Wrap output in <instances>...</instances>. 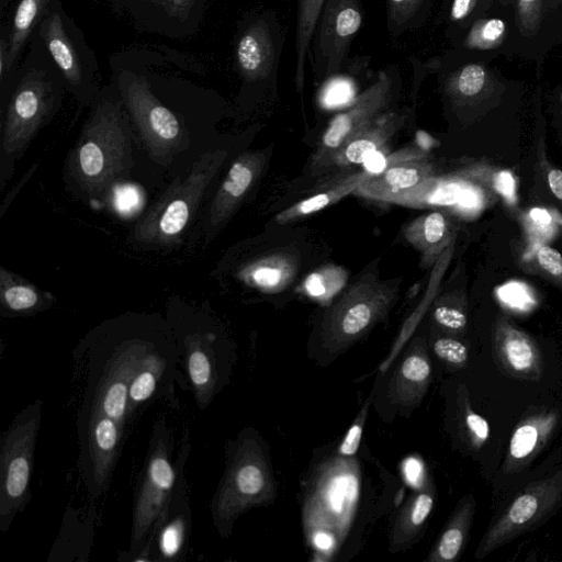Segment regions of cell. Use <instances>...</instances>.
<instances>
[{"label": "cell", "mask_w": 562, "mask_h": 562, "mask_svg": "<svg viewBox=\"0 0 562 562\" xmlns=\"http://www.w3.org/2000/svg\"><path fill=\"white\" fill-rule=\"evenodd\" d=\"M166 322L156 313H126L97 325L72 351L81 381L78 472L91 502L109 490L132 427L131 383Z\"/></svg>", "instance_id": "1"}, {"label": "cell", "mask_w": 562, "mask_h": 562, "mask_svg": "<svg viewBox=\"0 0 562 562\" xmlns=\"http://www.w3.org/2000/svg\"><path fill=\"white\" fill-rule=\"evenodd\" d=\"M180 367L199 411L203 412L221 390L224 380L223 345L217 326L206 310L178 296L166 307Z\"/></svg>", "instance_id": "6"}, {"label": "cell", "mask_w": 562, "mask_h": 562, "mask_svg": "<svg viewBox=\"0 0 562 562\" xmlns=\"http://www.w3.org/2000/svg\"><path fill=\"white\" fill-rule=\"evenodd\" d=\"M476 0H453L450 18L452 21H460L468 16L475 5Z\"/></svg>", "instance_id": "41"}, {"label": "cell", "mask_w": 562, "mask_h": 562, "mask_svg": "<svg viewBox=\"0 0 562 562\" xmlns=\"http://www.w3.org/2000/svg\"><path fill=\"white\" fill-rule=\"evenodd\" d=\"M111 83L150 159L170 165L190 144V113H206L213 92L186 75L201 70L192 57L169 48L130 47L109 60Z\"/></svg>", "instance_id": "2"}, {"label": "cell", "mask_w": 562, "mask_h": 562, "mask_svg": "<svg viewBox=\"0 0 562 562\" xmlns=\"http://www.w3.org/2000/svg\"><path fill=\"white\" fill-rule=\"evenodd\" d=\"M361 436L362 427L358 424L352 425L340 445V453L345 456H353L358 451Z\"/></svg>", "instance_id": "40"}, {"label": "cell", "mask_w": 562, "mask_h": 562, "mask_svg": "<svg viewBox=\"0 0 562 562\" xmlns=\"http://www.w3.org/2000/svg\"><path fill=\"white\" fill-rule=\"evenodd\" d=\"M485 82V69L480 65L469 64L457 75L456 92L462 98H473L483 90Z\"/></svg>", "instance_id": "31"}, {"label": "cell", "mask_w": 562, "mask_h": 562, "mask_svg": "<svg viewBox=\"0 0 562 562\" xmlns=\"http://www.w3.org/2000/svg\"><path fill=\"white\" fill-rule=\"evenodd\" d=\"M67 92L63 78L42 46L31 40L7 91L0 94V191L11 180L16 161L40 130L63 106Z\"/></svg>", "instance_id": "4"}, {"label": "cell", "mask_w": 562, "mask_h": 562, "mask_svg": "<svg viewBox=\"0 0 562 562\" xmlns=\"http://www.w3.org/2000/svg\"><path fill=\"white\" fill-rule=\"evenodd\" d=\"M453 245H454V243L451 244L442 252V255L439 257V259L432 266L431 274L429 278V282H428L425 295H424L422 302L416 307V310L413 312V314L404 323V326L402 327L400 336L392 349L390 357L381 366L382 372L387 370V367L391 364L394 357L397 355V352L403 347L405 341L411 337V335L415 330L416 326L420 322L424 313L426 312V310L428 308V306L431 304L432 300L435 299L438 288H439L440 280L442 279V276L450 262V259H451V256L453 252Z\"/></svg>", "instance_id": "28"}, {"label": "cell", "mask_w": 562, "mask_h": 562, "mask_svg": "<svg viewBox=\"0 0 562 562\" xmlns=\"http://www.w3.org/2000/svg\"><path fill=\"white\" fill-rule=\"evenodd\" d=\"M560 101H561V104H562V94H561V97H560Z\"/></svg>", "instance_id": "45"}, {"label": "cell", "mask_w": 562, "mask_h": 562, "mask_svg": "<svg viewBox=\"0 0 562 562\" xmlns=\"http://www.w3.org/2000/svg\"><path fill=\"white\" fill-rule=\"evenodd\" d=\"M50 57L78 110L89 108L101 86L95 53L80 26L66 12L61 0L48 9L32 38Z\"/></svg>", "instance_id": "7"}, {"label": "cell", "mask_w": 562, "mask_h": 562, "mask_svg": "<svg viewBox=\"0 0 562 562\" xmlns=\"http://www.w3.org/2000/svg\"><path fill=\"white\" fill-rule=\"evenodd\" d=\"M408 117L407 109H389L335 151L314 173L313 178L321 181L339 172L351 170L352 166L362 165L368 157L389 145L395 134L406 125Z\"/></svg>", "instance_id": "19"}, {"label": "cell", "mask_w": 562, "mask_h": 562, "mask_svg": "<svg viewBox=\"0 0 562 562\" xmlns=\"http://www.w3.org/2000/svg\"><path fill=\"white\" fill-rule=\"evenodd\" d=\"M465 424L477 447H481L490 438V425L483 416L468 412Z\"/></svg>", "instance_id": "37"}, {"label": "cell", "mask_w": 562, "mask_h": 562, "mask_svg": "<svg viewBox=\"0 0 562 562\" xmlns=\"http://www.w3.org/2000/svg\"><path fill=\"white\" fill-rule=\"evenodd\" d=\"M229 155L231 149L223 146L201 154L139 217L131 229L130 241L154 250L169 249L179 244Z\"/></svg>", "instance_id": "5"}, {"label": "cell", "mask_w": 562, "mask_h": 562, "mask_svg": "<svg viewBox=\"0 0 562 562\" xmlns=\"http://www.w3.org/2000/svg\"><path fill=\"white\" fill-rule=\"evenodd\" d=\"M435 176L434 162L425 150L408 146L389 154L385 168L368 178L353 192L360 196L391 202Z\"/></svg>", "instance_id": "17"}, {"label": "cell", "mask_w": 562, "mask_h": 562, "mask_svg": "<svg viewBox=\"0 0 562 562\" xmlns=\"http://www.w3.org/2000/svg\"><path fill=\"white\" fill-rule=\"evenodd\" d=\"M539 269L562 286V255L550 246H541L536 252Z\"/></svg>", "instance_id": "32"}, {"label": "cell", "mask_w": 562, "mask_h": 562, "mask_svg": "<svg viewBox=\"0 0 562 562\" xmlns=\"http://www.w3.org/2000/svg\"><path fill=\"white\" fill-rule=\"evenodd\" d=\"M14 0H0V11L3 13L7 7L12 3Z\"/></svg>", "instance_id": "43"}, {"label": "cell", "mask_w": 562, "mask_h": 562, "mask_svg": "<svg viewBox=\"0 0 562 562\" xmlns=\"http://www.w3.org/2000/svg\"><path fill=\"white\" fill-rule=\"evenodd\" d=\"M134 131L115 87H101L65 166V179L79 198L98 205L130 176Z\"/></svg>", "instance_id": "3"}, {"label": "cell", "mask_w": 562, "mask_h": 562, "mask_svg": "<svg viewBox=\"0 0 562 562\" xmlns=\"http://www.w3.org/2000/svg\"><path fill=\"white\" fill-rule=\"evenodd\" d=\"M352 93V88L349 81L340 78L328 82L324 91V102L330 106L346 102L348 97Z\"/></svg>", "instance_id": "35"}, {"label": "cell", "mask_w": 562, "mask_h": 562, "mask_svg": "<svg viewBox=\"0 0 562 562\" xmlns=\"http://www.w3.org/2000/svg\"><path fill=\"white\" fill-rule=\"evenodd\" d=\"M434 318L440 326L452 330L463 329L468 322L464 311L449 304L436 305Z\"/></svg>", "instance_id": "34"}, {"label": "cell", "mask_w": 562, "mask_h": 562, "mask_svg": "<svg viewBox=\"0 0 562 562\" xmlns=\"http://www.w3.org/2000/svg\"><path fill=\"white\" fill-rule=\"evenodd\" d=\"M472 506L470 505L458 519V522L450 526L441 536L438 544V557L443 561L454 560L461 551L465 538L468 520L471 519Z\"/></svg>", "instance_id": "30"}, {"label": "cell", "mask_w": 562, "mask_h": 562, "mask_svg": "<svg viewBox=\"0 0 562 562\" xmlns=\"http://www.w3.org/2000/svg\"><path fill=\"white\" fill-rule=\"evenodd\" d=\"M268 157L269 150L266 148L243 153L232 162L202 217L201 235L205 246L228 224L255 188Z\"/></svg>", "instance_id": "15"}, {"label": "cell", "mask_w": 562, "mask_h": 562, "mask_svg": "<svg viewBox=\"0 0 562 562\" xmlns=\"http://www.w3.org/2000/svg\"><path fill=\"white\" fill-rule=\"evenodd\" d=\"M324 2L325 0H297L294 81L299 91L304 87L305 60Z\"/></svg>", "instance_id": "27"}, {"label": "cell", "mask_w": 562, "mask_h": 562, "mask_svg": "<svg viewBox=\"0 0 562 562\" xmlns=\"http://www.w3.org/2000/svg\"><path fill=\"white\" fill-rule=\"evenodd\" d=\"M400 279L380 280L372 271L360 276L334 308L335 326L347 336L363 331L395 299Z\"/></svg>", "instance_id": "16"}, {"label": "cell", "mask_w": 562, "mask_h": 562, "mask_svg": "<svg viewBox=\"0 0 562 562\" xmlns=\"http://www.w3.org/2000/svg\"><path fill=\"white\" fill-rule=\"evenodd\" d=\"M43 416L38 398L19 411L0 437V532H7L31 499L36 441Z\"/></svg>", "instance_id": "9"}, {"label": "cell", "mask_w": 562, "mask_h": 562, "mask_svg": "<svg viewBox=\"0 0 562 562\" xmlns=\"http://www.w3.org/2000/svg\"><path fill=\"white\" fill-rule=\"evenodd\" d=\"M175 430L165 416L153 425L147 453L134 491L130 548L133 558L149 541L176 480Z\"/></svg>", "instance_id": "8"}, {"label": "cell", "mask_w": 562, "mask_h": 562, "mask_svg": "<svg viewBox=\"0 0 562 562\" xmlns=\"http://www.w3.org/2000/svg\"><path fill=\"white\" fill-rule=\"evenodd\" d=\"M548 184L551 192L558 198L562 200V170L552 168L549 170L547 176Z\"/></svg>", "instance_id": "42"}, {"label": "cell", "mask_w": 562, "mask_h": 562, "mask_svg": "<svg viewBox=\"0 0 562 562\" xmlns=\"http://www.w3.org/2000/svg\"><path fill=\"white\" fill-rule=\"evenodd\" d=\"M235 59L244 81L255 82L268 76L274 49L271 33L263 21L251 22L238 34Z\"/></svg>", "instance_id": "21"}, {"label": "cell", "mask_w": 562, "mask_h": 562, "mask_svg": "<svg viewBox=\"0 0 562 562\" xmlns=\"http://www.w3.org/2000/svg\"><path fill=\"white\" fill-rule=\"evenodd\" d=\"M506 30L505 22L497 18L483 19L470 31L465 45L470 48L491 49L502 43Z\"/></svg>", "instance_id": "29"}, {"label": "cell", "mask_w": 562, "mask_h": 562, "mask_svg": "<svg viewBox=\"0 0 562 562\" xmlns=\"http://www.w3.org/2000/svg\"><path fill=\"white\" fill-rule=\"evenodd\" d=\"M189 431L182 432L176 454V480L168 502L162 509L147 544L133 562H181L184 561L192 530V510L189 503L186 463L190 456Z\"/></svg>", "instance_id": "10"}, {"label": "cell", "mask_w": 562, "mask_h": 562, "mask_svg": "<svg viewBox=\"0 0 562 562\" xmlns=\"http://www.w3.org/2000/svg\"><path fill=\"white\" fill-rule=\"evenodd\" d=\"M432 497L429 494L422 493L417 496L411 514L414 525H420L426 520L432 508Z\"/></svg>", "instance_id": "39"}, {"label": "cell", "mask_w": 562, "mask_h": 562, "mask_svg": "<svg viewBox=\"0 0 562 562\" xmlns=\"http://www.w3.org/2000/svg\"><path fill=\"white\" fill-rule=\"evenodd\" d=\"M361 24L362 11L358 0H325L310 44L312 67L317 78L323 79L340 70L350 42Z\"/></svg>", "instance_id": "14"}, {"label": "cell", "mask_w": 562, "mask_h": 562, "mask_svg": "<svg viewBox=\"0 0 562 562\" xmlns=\"http://www.w3.org/2000/svg\"><path fill=\"white\" fill-rule=\"evenodd\" d=\"M557 419L555 413H542L520 422L509 441L505 470L512 472L527 464L549 439Z\"/></svg>", "instance_id": "25"}, {"label": "cell", "mask_w": 562, "mask_h": 562, "mask_svg": "<svg viewBox=\"0 0 562 562\" xmlns=\"http://www.w3.org/2000/svg\"><path fill=\"white\" fill-rule=\"evenodd\" d=\"M503 4H507L508 2H512V0H499Z\"/></svg>", "instance_id": "44"}, {"label": "cell", "mask_w": 562, "mask_h": 562, "mask_svg": "<svg viewBox=\"0 0 562 562\" xmlns=\"http://www.w3.org/2000/svg\"><path fill=\"white\" fill-rule=\"evenodd\" d=\"M56 0H16L11 18L1 29L8 38L10 67L16 70L25 45Z\"/></svg>", "instance_id": "26"}, {"label": "cell", "mask_w": 562, "mask_h": 562, "mask_svg": "<svg viewBox=\"0 0 562 562\" xmlns=\"http://www.w3.org/2000/svg\"><path fill=\"white\" fill-rule=\"evenodd\" d=\"M429 373L430 367L427 360L417 356L408 357L402 366L404 378L414 382L426 380Z\"/></svg>", "instance_id": "36"}, {"label": "cell", "mask_w": 562, "mask_h": 562, "mask_svg": "<svg viewBox=\"0 0 562 562\" xmlns=\"http://www.w3.org/2000/svg\"><path fill=\"white\" fill-rule=\"evenodd\" d=\"M142 32L170 40L196 35L209 0H99Z\"/></svg>", "instance_id": "12"}, {"label": "cell", "mask_w": 562, "mask_h": 562, "mask_svg": "<svg viewBox=\"0 0 562 562\" xmlns=\"http://www.w3.org/2000/svg\"><path fill=\"white\" fill-rule=\"evenodd\" d=\"M562 507V468L522 490L487 528L476 557L483 558L508 541L541 526Z\"/></svg>", "instance_id": "11"}, {"label": "cell", "mask_w": 562, "mask_h": 562, "mask_svg": "<svg viewBox=\"0 0 562 562\" xmlns=\"http://www.w3.org/2000/svg\"><path fill=\"white\" fill-rule=\"evenodd\" d=\"M514 44L536 57L562 43V0H515Z\"/></svg>", "instance_id": "18"}, {"label": "cell", "mask_w": 562, "mask_h": 562, "mask_svg": "<svg viewBox=\"0 0 562 562\" xmlns=\"http://www.w3.org/2000/svg\"><path fill=\"white\" fill-rule=\"evenodd\" d=\"M369 175L364 169L361 171L351 169L350 171L346 170L330 178L323 179L324 181L318 182V188L312 195L280 212L276 221L280 224H286L321 211L346 195L353 193Z\"/></svg>", "instance_id": "24"}, {"label": "cell", "mask_w": 562, "mask_h": 562, "mask_svg": "<svg viewBox=\"0 0 562 562\" xmlns=\"http://www.w3.org/2000/svg\"><path fill=\"white\" fill-rule=\"evenodd\" d=\"M423 0H389L390 18L397 24H403L419 7Z\"/></svg>", "instance_id": "38"}, {"label": "cell", "mask_w": 562, "mask_h": 562, "mask_svg": "<svg viewBox=\"0 0 562 562\" xmlns=\"http://www.w3.org/2000/svg\"><path fill=\"white\" fill-rule=\"evenodd\" d=\"M55 296L22 276L0 266V314L3 317L32 316L49 310Z\"/></svg>", "instance_id": "22"}, {"label": "cell", "mask_w": 562, "mask_h": 562, "mask_svg": "<svg viewBox=\"0 0 562 562\" xmlns=\"http://www.w3.org/2000/svg\"><path fill=\"white\" fill-rule=\"evenodd\" d=\"M436 355L453 364H462L468 360V348L459 340L440 338L434 345Z\"/></svg>", "instance_id": "33"}, {"label": "cell", "mask_w": 562, "mask_h": 562, "mask_svg": "<svg viewBox=\"0 0 562 562\" xmlns=\"http://www.w3.org/2000/svg\"><path fill=\"white\" fill-rule=\"evenodd\" d=\"M405 239L420 254V266L431 268L442 252L454 243L449 218L440 211L423 214L403 229Z\"/></svg>", "instance_id": "23"}, {"label": "cell", "mask_w": 562, "mask_h": 562, "mask_svg": "<svg viewBox=\"0 0 562 562\" xmlns=\"http://www.w3.org/2000/svg\"><path fill=\"white\" fill-rule=\"evenodd\" d=\"M496 357L509 374L538 380L542 374V356L536 341L507 318L499 317L494 330Z\"/></svg>", "instance_id": "20"}, {"label": "cell", "mask_w": 562, "mask_h": 562, "mask_svg": "<svg viewBox=\"0 0 562 562\" xmlns=\"http://www.w3.org/2000/svg\"><path fill=\"white\" fill-rule=\"evenodd\" d=\"M393 97L394 80L391 74L381 70L374 82L329 122L312 155L310 175L313 177L335 151L387 111Z\"/></svg>", "instance_id": "13"}]
</instances>
